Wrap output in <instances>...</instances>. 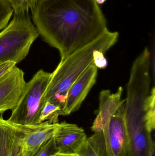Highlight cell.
<instances>
[{
	"instance_id": "cell-14",
	"label": "cell",
	"mask_w": 155,
	"mask_h": 156,
	"mask_svg": "<svg viewBox=\"0 0 155 156\" xmlns=\"http://www.w3.org/2000/svg\"><path fill=\"white\" fill-rule=\"evenodd\" d=\"M14 12L15 15L28 13L32 11L40 0H7Z\"/></svg>"
},
{
	"instance_id": "cell-7",
	"label": "cell",
	"mask_w": 155,
	"mask_h": 156,
	"mask_svg": "<svg viewBox=\"0 0 155 156\" xmlns=\"http://www.w3.org/2000/svg\"><path fill=\"white\" fill-rule=\"evenodd\" d=\"M51 73L43 69L37 71L26 83L17 105L12 111L8 121L22 125L42 123L40 115L43 109L42 98L50 81Z\"/></svg>"
},
{
	"instance_id": "cell-18",
	"label": "cell",
	"mask_w": 155,
	"mask_h": 156,
	"mask_svg": "<svg viewBox=\"0 0 155 156\" xmlns=\"http://www.w3.org/2000/svg\"><path fill=\"white\" fill-rule=\"evenodd\" d=\"M105 53L100 50H96L94 55V64L97 68L104 69L107 65V61L104 56Z\"/></svg>"
},
{
	"instance_id": "cell-3",
	"label": "cell",
	"mask_w": 155,
	"mask_h": 156,
	"mask_svg": "<svg viewBox=\"0 0 155 156\" xmlns=\"http://www.w3.org/2000/svg\"><path fill=\"white\" fill-rule=\"evenodd\" d=\"M51 136L45 124L22 125L1 116L0 156H32Z\"/></svg>"
},
{
	"instance_id": "cell-19",
	"label": "cell",
	"mask_w": 155,
	"mask_h": 156,
	"mask_svg": "<svg viewBox=\"0 0 155 156\" xmlns=\"http://www.w3.org/2000/svg\"><path fill=\"white\" fill-rule=\"evenodd\" d=\"M16 63L12 61L6 62L4 66L0 68V78L10 72L16 66Z\"/></svg>"
},
{
	"instance_id": "cell-1",
	"label": "cell",
	"mask_w": 155,
	"mask_h": 156,
	"mask_svg": "<svg viewBox=\"0 0 155 156\" xmlns=\"http://www.w3.org/2000/svg\"><path fill=\"white\" fill-rule=\"evenodd\" d=\"M32 14L39 35L58 49L61 58L108 30L105 17L94 0H40Z\"/></svg>"
},
{
	"instance_id": "cell-8",
	"label": "cell",
	"mask_w": 155,
	"mask_h": 156,
	"mask_svg": "<svg viewBox=\"0 0 155 156\" xmlns=\"http://www.w3.org/2000/svg\"><path fill=\"white\" fill-rule=\"evenodd\" d=\"M98 68L91 65L71 85L66 93L62 115H68L78 110L96 82Z\"/></svg>"
},
{
	"instance_id": "cell-6",
	"label": "cell",
	"mask_w": 155,
	"mask_h": 156,
	"mask_svg": "<svg viewBox=\"0 0 155 156\" xmlns=\"http://www.w3.org/2000/svg\"><path fill=\"white\" fill-rule=\"evenodd\" d=\"M125 102L107 121L92 126L94 134L90 137L100 156H125L128 134L125 118Z\"/></svg>"
},
{
	"instance_id": "cell-10",
	"label": "cell",
	"mask_w": 155,
	"mask_h": 156,
	"mask_svg": "<svg viewBox=\"0 0 155 156\" xmlns=\"http://www.w3.org/2000/svg\"><path fill=\"white\" fill-rule=\"evenodd\" d=\"M53 138L59 153L67 154H78L87 140L83 128L66 122L58 124Z\"/></svg>"
},
{
	"instance_id": "cell-4",
	"label": "cell",
	"mask_w": 155,
	"mask_h": 156,
	"mask_svg": "<svg viewBox=\"0 0 155 156\" xmlns=\"http://www.w3.org/2000/svg\"><path fill=\"white\" fill-rule=\"evenodd\" d=\"M39 35L28 13L14 15L0 32V62L20 63L27 56Z\"/></svg>"
},
{
	"instance_id": "cell-2",
	"label": "cell",
	"mask_w": 155,
	"mask_h": 156,
	"mask_svg": "<svg viewBox=\"0 0 155 156\" xmlns=\"http://www.w3.org/2000/svg\"><path fill=\"white\" fill-rule=\"evenodd\" d=\"M119 34L107 30L92 43L61 58L52 73L42 98L43 108L47 102L59 105L62 110L66 93L71 85L94 64L96 50L105 54L117 42Z\"/></svg>"
},
{
	"instance_id": "cell-12",
	"label": "cell",
	"mask_w": 155,
	"mask_h": 156,
	"mask_svg": "<svg viewBox=\"0 0 155 156\" xmlns=\"http://www.w3.org/2000/svg\"><path fill=\"white\" fill-rule=\"evenodd\" d=\"M144 119L147 128L151 133L155 126V89L152 88L144 106Z\"/></svg>"
},
{
	"instance_id": "cell-21",
	"label": "cell",
	"mask_w": 155,
	"mask_h": 156,
	"mask_svg": "<svg viewBox=\"0 0 155 156\" xmlns=\"http://www.w3.org/2000/svg\"><path fill=\"white\" fill-rule=\"evenodd\" d=\"M95 2L98 5L103 4L105 2L106 0H94Z\"/></svg>"
},
{
	"instance_id": "cell-16",
	"label": "cell",
	"mask_w": 155,
	"mask_h": 156,
	"mask_svg": "<svg viewBox=\"0 0 155 156\" xmlns=\"http://www.w3.org/2000/svg\"><path fill=\"white\" fill-rule=\"evenodd\" d=\"M58 153L52 137L44 142L32 156H53Z\"/></svg>"
},
{
	"instance_id": "cell-17",
	"label": "cell",
	"mask_w": 155,
	"mask_h": 156,
	"mask_svg": "<svg viewBox=\"0 0 155 156\" xmlns=\"http://www.w3.org/2000/svg\"><path fill=\"white\" fill-rule=\"evenodd\" d=\"M78 154L82 156H100L97 147L90 137L87 138L84 146Z\"/></svg>"
},
{
	"instance_id": "cell-13",
	"label": "cell",
	"mask_w": 155,
	"mask_h": 156,
	"mask_svg": "<svg viewBox=\"0 0 155 156\" xmlns=\"http://www.w3.org/2000/svg\"><path fill=\"white\" fill-rule=\"evenodd\" d=\"M62 108L61 106L51 103H45L41 112L40 122L47 121L51 124L58 123V118L62 115Z\"/></svg>"
},
{
	"instance_id": "cell-5",
	"label": "cell",
	"mask_w": 155,
	"mask_h": 156,
	"mask_svg": "<svg viewBox=\"0 0 155 156\" xmlns=\"http://www.w3.org/2000/svg\"><path fill=\"white\" fill-rule=\"evenodd\" d=\"M150 67L151 55L146 48L135 60L131 68L126 85V121L145 120L144 106L150 93Z\"/></svg>"
},
{
	"instance_id": "cell-20",
	"label": "cell",
	"mask_w": 155,
	"mask_h": 156,
	"mask_svg": "<svg viewBox=\"0 0 155 156\" xmlns=\"http://www.w3.org/2000/svg\"><path fill=\"white\" fill-rule=\"evenodd\" d=\"M53 156H82L79 154H67L63 153H58Z\"/></svg>"
},
{
	"instance_id": "cell-9",
	"label": "cell",
	"mask_w": 155,
	"mask_h": 156,
	"mask_svg": "<svg viewBox=\"0 0 155 156\" xmlns=\"http://www.w3.org/2000/svg\"><path fill=\"white\" fill-rule=\"evenodd\" d=\"M25 84L24 73L16 66L0 78V114L15 108Z\"/></svg>"
},
{
	"instance_id": "cell-15",
	"label": "cell",
	"mask_w": 155,
	"mask_h": 156,
	"mask_svg": "<svg viewBox=\"0 0 155 156\" xmlns=\"http://www.w3.org/2000/svg\"><path fill=\"white\" fill-rule=\"evenodd\" d=\"M13 12V10L7 0H0V31L7 26Z\"/></svg>"
},
{
	"instance_id": "cell-11",
	"label": "cell",
	"mask_w": 155,
	"mask_h": 156,
	"mask_svg": "<svg viewBox=\"0 0 155 156\" xmlns=\"http://www.w3.org/2000/svg\"><path fill=\"white\" fill-rule=\"evenodd\" d=\"M123 88L120 87L115 93L103 90L99 96V108L93 126L98 125L108 120L116 112L124 100H121Z\"/></svg>"
}]
</instances>
